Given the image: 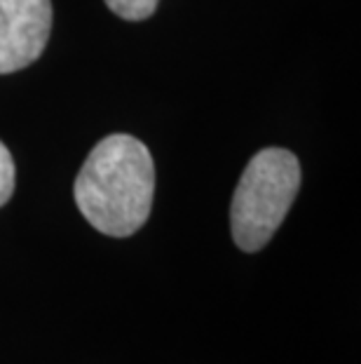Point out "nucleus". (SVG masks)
Listing matches in <instances>:
<instances>
[{"mask_svg":"<svg viewBox=\"0 0 361 364\" xmlns=\"http://www.w3.org/2000/svg\"><path fill=\"white\" fill-rule=\"evenodd\" d=\"M301 188V162L284 149L256 153L244 169L230 207L235 245L258 252L270 242Z\"/></svg>","mask_w":361,"mask_h":364,"instance_id":"nucleus-2","label":"nucleus"},{"mask_svg":"<svg viewBox=\"0 0 361 364\" xmlns=\"http://www.w3.org/2000/svg\"><path fill=\"white\" fill-rule=\"evenodd\" d=\"M155 165L150 151L129 134H111L94 146L75 179V203L99 233L134 235L150 216Z\"/></svg>","mask_w":361,"mask_h":364,"instance_id":"nucleus-1","label":"nucleus"},{"mask_svg":"<svg viewBox=\"0 0 361 364\" xmlns=\"http://www.w3.org/2000/svg\"><path fill=\"white\" fill-rule=\"evenodd\" d=\"M50 0H0V73L33 64L50 41Z\"/></svg>","mask_w":361,"mask_h":364,"instance_id":"nucleus-3","label":"nucleus"},{"mask_svg":"<svg viewBox=\"0 0 361 364\" xmlns=\"http://www.w3.org/2000/svg\"><path fill=\"white\" fill-rule=\"evenodd\" d=\"M14 179H17V172H14V160L10 156V151H7V146L0 141V207H3L7 200L12 198Z\"/></svg>","mask_w":361,"mask_h":364,"instance_id":"nucleus-5","label":"nucleus"},{"mask_svg":"<svg viewBox=\"0 0 361 364\" xmlns=\"http://www.w3.org/2000/svg\"><path fill=\"white\" fill-rule=\"evenodd\" d=\"M160 0H106V5L127 21H143L152 17Z\"/></svg>","mask_w":361,"mask_h":364,"instance_id":"nucleus-4","label":"nucleus"}]
</instances>
